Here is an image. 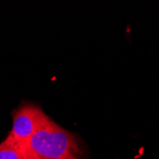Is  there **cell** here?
<instances>
[{
	"mask_svg": "<svg viewBox=\"0 0 159 159\" xmlns=\"http://www.w3.org/2000/svg\"><path fill=\"white\" fill-rule=\"evenodd\" d=\"M22 159H83L78 137L52 120L20 147Z\"/></svg>",
	"mask_w": 159,
	"mask_h": 159,
	"instance_id": "1",
	"label": "cell"
},
{
	"mask_svg": "<svg viewBox=\"0 0 159 159\" xmlns=\"http://www.w3.org/2000/svg\"><path fill=\"white\" fill-rule=\"evenodd\" d=\"M52 120L38 105L34 103L21 104L12 114V127L7 137L21 147L38 129Z\"/></svg>",
	"mask_w": 159,
	"mask_h": 159,
	"instance_id": "2",
	"label": "cell"
},
{
	"mask_svg": "<svg viewBox=\"0 0 159 159\" xmlns=\"http://www.w3.org/2000/svg\"><path fill=\"white\" fill-rule=\"evenodd\" d=\"M0 159H22L20 146L6 137L0 143Z\"/></svg>",
	"mask_w": 159,
	"mask_h": 159,
	"instance_id": "3",
	"label": "cell"
}]
</instances>
